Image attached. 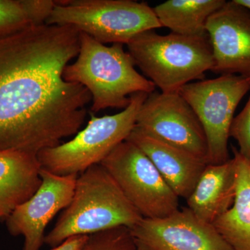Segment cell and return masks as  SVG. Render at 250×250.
I'll return each instance as SVG.
<instances>
[{"mask_svg": "<svg viewBox=\"0 0 250 250\" xmlns=\"http://www.w3.org/2000/svg\"><path fill=\"white\" fill-rule=\"evenodd\" d=\"M80 34L45 24L0 39V149L37 154L78 132L91 95L62 73L78 56Z\"/></svg>", "mask_w": 250, "mask_h": 250, "instance_id": "1", "label": "cell"}, {"mask_svg": "<svg viewBox=\"0 0 250 250\" xmlns=\"http://www.w3.org/2000/svg\"><path fill=\"white\" fill-rule=\"evenodd\" d=\"M143 218L107 171L97 164L79 174L70 205L45 235L44 243L54 248L75 235L131 229Z\"/></svg>", "mask_w": 250, "mask_h": 250, "instance_id": "2", "label": "cell"}, {"mask_svg": "<svg viewBox=\"0 0 250 250\" xmlns=\"http://www.w3.org/2000/svg\"><path fill=\"white\" fill-rule=\"evenodd\" d=\"M80 41L77 60L65 67L62 78L88 89L93 113L108 108L125 109L133 94L149 95L155 91V85L136 70L132 57L123 44L106 46L82 32Z\"/></svg>", "mask_w": 250, "mask_h": 250, "instance_id": "3", "label": "cell"}, {"mask_svg": "<svg viewBox=\"0 0 250 250\" xmlns=\"http://www.w3.org/2000/svg\"><path fill=\"white\" fill-rule=\"evenodd\" d=\"M126 46L135 65L161 93H177L192 81L203 80L214 64L208 34L161 35L152 29L138 34Z\"/></svg>", "mask_w": 250, "mask_h": 250, "instance_id": "4", "label": "cell"}, {"mask_svg": "<svg viewBox=\"0 0 250 250\" xmlns=\"http://www.w3.org/2000/svg\"><path fill=\"white\" fill-rule=\"evenodd\" d=\"M148 95H131L129 106L112 116L90 113L86 126L68 142L42 149L37 154L41 168L57 175L80 174L100 164L136 127V118Z\"/></svg>", "mask_w": 250, "mask_h": 250, "instance_id": "5", "label": "cell"}, {"mask_svg": "<svg viewBox=\"0 0 250 250\" xmlns=\"http://www.w3.org/2000/svg\"><path fill=\"white\" fill-rule=\"evenodd\" d=\"M46 24L72 26L104 45H127L143 31L162 27L153 8L134 0H59Z\"/></svg>", "mask_w": 250, "mask_h": 250, "instance_id": "6", "label": "cell"}, {"mask_svg": "<svg viewBox=\"0 0 250 250\" xmlns=\"http://www.w3.org/2000/svg\"><path fill=\"white\" fill-rule=\"evenodd\" d=\"M250 90V78L238 75H220L184 85L178 93L197 115L205 130L208 164L229 160L228 141L238 104Z\"/></svg>", "mask_w": 250, "mask_h": 250, "instance_id": "7", "label": "cell"}, {"mask_svg": "<svg viewBox=\"0 0 250 250\" xmlns=\"http://www.w3.org/2000/svg\"><path fill=\"white\" fill-rule=\"evenodd\" d=\"M100 164L143 218H164L179 209V197L134 143L123 141Z\"/></svg>", "mask_w": 250, "mask_h": 250, "instance_id": "8", "label": "cell"}, {"mask_svg": "<svg viewBox=\"0 0 250 250\" xmlns=\"http://www.w3.org/2000/svg\"><path fill=\"white\" fill-rule=\"evenodd\" d=\"M136 126L208 164L205 130L191 106L178 92L154 91L148 95L138 113Z\"/></svg>", "mask_w": 250, "mask_h": 250, "instance_id": "9", "label": "cell"}, {"mask_svg": "<svg viewBox=\"0 0 250 250\" xmlns=\"http://www.w3.org/2000/svg\"><path fill=\"white\" fill-rule=\"evenodd\" d=\"M130 232L136 250H231L213 225L188 208L164 218H143Z\"/></svg>", "mask_w": 250, "mask_h": 250, "instance_id": "10", "label": "cell"}, {"mask_svg": "<svg viewBox=\"0 0 250 250\" xmlns=\"http://www.w3.org/2000/svg\"><path fill=\"white\" fill-rule=\"evenodd\" d=\"M78 175H57L41 168L42 182L37 191L5 220L10 234L24 237L22 250H41L49 222L70 205Z\"/></svg>", "mask_w": 250, "mask_h": 250, "instance_id": "11", "label": "cell"}, {"mask_svg": "<svg viewBox=\"0 0 250 250\" xmlns=\"http://www.w3.org/2000/svg\"><path fill=\"white\" fill-rule=\"evenodd\" d=\"M213 48L211 71L250 78V11L226 1L207 23Z\"/></svg>", "mask_w": 250, "mask_h": 250, "instance_id": "12", "label": "cell"}, {"mask_svg": "<svg viewBox=\"0 0 250 250\" xmlns=\"http://www.w3.org/2000/svg\"><path fill=\"white\" fill-rule=\"evenodd\" d=\"M126 141L139 147L176 195L187 200L208 165L190 153L155 139L136 126Z\"/></svg>", "mask_w": 250, "mask_h": 250, "instance_id": "13", "label": "cell"}, {"mask_svg": "<svg viewBox=\"0 0 250 250\" xmlns=\"http://www.w3.org/2000/svg\"><path fill=\"white\" fill-rule=\"evenodd\" d=\"M41 166L37 154L0 149V210L5 220L40 187Z\"/></svg>", "mask_w": 250, "mask_h": 250, "instance_id": "14", "label": "cell"}, {"mask_svg": "<svg viewBox=\"0 0 250 250\" xmlns=\"http://www.w3.org/2000/svg\"><path fill=\"white\" fill-rule=\"evenodd\" d=\"M235 196V163L232 159L218 165L208 164L200 176L188 208L195 216L213 223L232 205Z\"/></svg>", "mask_w": 250, "mask_h": 250, "instance_id": "15", "label": "cell"}, {"mask_svg": "<svg viewBox=\"0 0 250 250\" xmlns=\"http://www.w3.org/2000/svg\"><path fill=\"white\" fill-rule=\"evenodd\" d=\"M235 196L231 207L213 227L231 250H250V160L233 148Z\"/></svg>", "mask_w": 250, "mask_h": 250, "instance_id": "16", "label": "cell"}, {"mask_svg": "<svg viewBox=\"0 0 250 250\" xmlns=\"http://www.w3.org/2000/svg\"><path fill=\"white\" fill-rule=\"evenodd\" d=\"M225 0H167L153 8L162 27L179 35H207V23Z\"/></svg>", "mask_w": 250, "mask_h": 250, "instance_id": "17", "label": "cell"}, {"mask_svg": "<svg viewBox=\"0 0 250 250\" xmlns=\"http://www.w3.org/2000/svg\"><path fill=\"white\" fill-rule=\"evenodd\" d=\"M83 250H136L130 229L119 227L90 235Z\"/></svg>", "mask_w": 250, "mask_h": 250, "instance_id": "18", "label": "cell"}, {"mask_svg": "<svg viewBox=\"0 0 250 250\" xmlns=\"http://www.w3.org/2000/svg\"><path fill=\"white\" fill-rule=\"evenodd\" d=\"M30 25L21 0H0V39Z\"/></svg>", "mask_w": 250, "mask_h": 250, "instance_id": "19", "label": "cell"}, {"mask_svg": "<svg viewBox=\"0 0 250 250\" xmlns=\"http://www.w3.org/2000/svg\"><path fill=\"white\" fill-rule=\"evenodd\" d=\"M230 136L238 143L242 155L250 160V97L241 113L233 119Z\"/></svg>", "mask_w": 250, "mask_h": 250, "instance_id": "20", "label": "cell"}, {"mask_svg": "<svg viewBox=\"0 0 250 250\" xmlns=\"http://www.w3.org/2000/svg\"><path fill=\"white\" fill-rule=\"evenodd\" d=\"M31 25L46 24L57 1L53 0H21Z\"/></svg>", "mask_w": 250, "mask_h": 250, "instance_id": "21", "label": "cell"}, {"mask_svg": "<svg viewBox=\"0 0 250 250\" xmlns=\"http://www.w3.org/2000/svg\"><path fill=\"white\" fill-rule=\"evenodd\" d=\"M89 239L88 235H75L66 238L50 250H83Z\"/></svg>", "mask_w": 250, "mask_h": 250, "instance_id": "22", "label": "cell"}, {"mask_svg": "<svg viewBox=\"0 0 250 250\" xmlns=\"http://www.w3.org/2000/svg\"><path fill=\"white\" fill-rule=\"evenodd\" d=\"M236 4L246 7L250 11V0H233Z\"/></svg>", "mask_w": 250, "mask_h": 250, "instance_id": "23", "label": "cell"}, {"mask_svg": "<svg viewBox=\"0 0 250 250\" xmlns=\"http://www.w3.org/2000/svg\"><path fill=\"white\" fill-rule=\"evenodd\" d=\"M0 221H5V216L3 212L0 210Z\"/></svg>", "mask_w": 250, "mask_h": 250, "instance_id": "24", "label": "cell"}]
</instances>
